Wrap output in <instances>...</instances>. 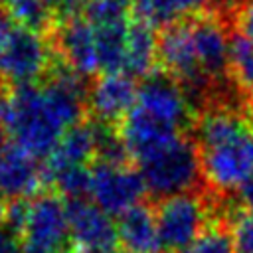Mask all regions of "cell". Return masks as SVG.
Returning a JSON list of instances; mask_svg holds the SVG:
<instances>
[{
  "instance_id": "ffe728a7",
  "label": "cell",
  "mask_w": 253,
  "mask_h": 253,
  "mask_svg": "<svg viewBox=\"0 0 253 253\" xmlns=\"http://www.w3.org/2000/svg\"><path fill=\"white\" fill-rule=\"evenodd\" d=\"M180 253H235L231 233L223 225L211 223L190 247Z\"/></svg>"
},
{
  "instance_id": "f1b7e54d",
  "label": "cell",
  "mask_w": 253,
  "mask_h": 253,
  "mask_svg": "<svg viewBox=\"0 0 253 253\" xmlns=\"http://www.w3.org/2000/svg\"><path fill=\"white\" fill-rule=\"evenodd\" d=\"M0 91H2V87H0Z\"/></svg>"
},
{
  "instance_id": "603a6c76",
  "label": "cell",
  "mask_w": 253,
  "mask_h": 253,
  "mask_svg": "<svg viewBox=\"0 0 253 253\" xmlns=\"http://www.w3.org/2000/svg\"><path fill=\"white\" fill-rule=\"evenodd\" d=\"M0 253H22L20 237L6 223L0 225Z\"/></svg>"
},
{
  "instance_id": "d6986e66",
  "label": "cell",
  "mask_w": 253,
  "mask_h": 253,
  "mask_svg": "<svg viewBox=\"0 0 253 253\" xmlns=\"http://www.w3.org/2000/svg\"><path fill=\"white\" fill-rule=\"evenodd\" d=\"M4 10L16 26L45 34L51 28L53 14L43 0H4Z\"/></svg>"
},
{
  "instance_id": "52a82bcc",
  "label": "cell",
  "mask_w": 253,
  "mask_h": 253,
  "mask_svg": "<svg viewBox=\"0 0 253 253\" xmlns=\"http://www.w3.org/2000/svg\"><path fill=\"white\" fill-rule=\"evenodd\" d=\"M51 45L45 34L16 26L0 45V79L10 85L36 83L51 71Z\"/></svg>"
},
{
  "instance_id": "4316f807",
  "label": "cell",
  "mask_w": 253,
  "mask_h": 253,
  "mask_svg": "<svg viewBox=\"0 0 253 253\" xmlns=\"http://www.w3.org/2000/svg\"><path fill=\"white\" fill-rule=\"evenodd\" d=\"M6 211H8V206L4 204V200L0 198V225L6 223Z\"/></svg>"
},
{
  "instance_id": "44dd1931",
  "label": "cell",
  "mask_w": 253,
  "mask_h": 253,
  "mask_svg": "<svg viewBox=\"0 0 253 253\" xmlns=\"http://www.w3.org/2000/svg\"><path fill=\"white\" fill-rule=\"evenodd\" d=\"M227 219L231 221V241L235 253H253V215L235 208Z\"/></svg>"
},
{
  "instance_id": "ac0fdd59",
  "label": "cell",
  "mask_w": 253,
  "mask_h": 253,
  "mask_svg": "<svg viewBox=\"0 0 253 253\" xmlns=\"http://www.w3.org/2000/svg\"><path fill=\"white\" fill-rule=\"evenodd\" d=\"M227 75L243 95L253 99V42L239 30L229 40Z\"/></svg>"
},
{
  "instance_id": "484cf974",
  "label": "cell",
  "mask_w": 253,
  "mask_h": 253,
  "mask_svg": "<svg viewBox=\"0 0 253 253\" xmlns=\"http://www.w3.org/2000/svg\"><path fill=\"white\" fill-rule=\"evenodd\" d=\"M77 253H132V251H126L125 247H99V249H79Z\"/></svg>"
},
{
  "instance_id": "30bf717a",
  "label": "cell",
  "mask_w": 253,
  "mask_h": 253,
  "mask_svg": "<svg viewBox=\"0 0 253 253\" xmlns=\"http://www.w3.org/2000/svg\"><path fill=\"white\" fill-rule=\"evenodd\" d=\"M43 184L42 166L36 158L0 132V198L32 200Z\"/></svg>"
},
{
  "instance_id": "4fadbf2b",
  "label": "cell",
  "mask_w": 253,
  "mask_h": 253,
  "mask_svg": "<svg viewBox=\"0 0 253 253\" xmlns=\"http://www.w3.org/2000/svg\"><path fill=\"white\" fill-rule=\"evenodd\" d=\"M55 45L63 57V63L81 77L99 73L95 36L91 24L85 18L77 16L61 20L55 32Z\"/></svg>"
},
{
  "instance_id": "5b68a950",
  "label": "cell",
  "mask_w": 253,
  "mask_h": 253,
  "mask_svg": "<svg viewBox=\"0 0 253 253\" xmlns=\"http://www.w3.org/2000/svg\"><path fill=\"white\" fill-rule=\"evenodd\" d=\"M18 237L22 253H65L71 239L65 200L55 192L32 198Z\"/></svg>"
},
{
  "instance_id": "8992f818",
  "label": "cell",
  "mask_w": 253,
  "mask_h": 253,
  "mask_svg": "<svg viewBox=\"0 0 253 253\" xmlns=\"http://www.w3.org/2000/svg\"><path fill=\"white\" fill-rule=\"evenodd\" d=\"M210 200L188 192L158 202L154 215L162 253H180L190 247L210 223Z\"/></svg>"
},
{
  "instance_id": "3957f363",
  "label": "cell",
  "mask_w": 253,
  "mask_h": 253,
  "mask_svg": "<svg viewBox=\"0 0 253 253\" xmlns=\"http://www.w3.org/2000/svg\"><path fill=\"white\" fill-rule=\"evenodd\" d=\"M194 125V103L184 87L164 71H152L138 85L136 101L121 123L130 160L186 134Z\"/></svg>"
},
{
  "instance_id": "277c9868",
  "label": "cell",
  "mask_w": 253,
  "mask_h": 253,
  "mask_svg": "<svg viewBox=\"0 0 253 253\" xmlns=\"http://www.w3.org/2000/svg\"><path fill=\"white\" fill-rule=\"evenodd\" d=\"M134 164L146 192L158 200L194 192V188L204 180L198 146L188 134L172 138L138 156Z\"/></svg>"
},
{
  "instance_id": "5bb4252c",
  "label": "cell",
  "mask_w": 253,
  "mask_h": 253,
  "mask_svg": "<svg viewBox=\"0 0 253 253\" xmlns=\"http://www.w3.org/2000/svg\"><path fill=\"white\" fill-rule=\"evenodd\" d=\"M117 239L132 253H162L154 210L148 204H136L117 215Z\"/></svg>"
},
{
  "instance_id": "8fae6325",
  "label": "cell",
  "mask_w": 253,
  "mask_h": 253,
  "mask_svg": "<svg viewBox=\"0 0 253 253\" xmlns=\"http://www.w3.org/2000/svg\"><path fill=\"white\" fill-rule=\"evenodd\" d=\"M138 85L126 73H107L89 85L87 107L93 113V121L115 126L123 123L134 107Z\"/></svg>"
},
{
  "instance_id": "e0dca14e",
  "label": "cell",
  "mask_w": 253,
  "mask_h": 253,
  "mask_svg": "<svg viewBox=\"0 0 253 253\" xmlns=\"http://www.w3.org/2000/svg\"><path fill=\"white\" fill-rule=\"evenodd\" d=\"M210 0H134V18L152 28H168L208 12Z\"/></svg>"
},
{
  "instance_id": "9c48e42d",
  "label": "cell",
  "mask_w": 253,
  "mask_h": 253,
  "mask_svg": "<svg viewBox=\"0 0 253 253\" xmlns=\"http://www.w3.org/2000/svg\"><path fill=\"white\" fill-rule=\"evenodd\" d=\"M192 45L198 63L206 77L215 85L227 75L229 63V36L225 32V22L215 14H200L188 20Z\"/></svg>"
},
{
  "instance_id": "2e32d148",
  "label": "cell",
  "mask_w": 253,
  "mask_h": 253,
  "mask_svg": "<svg viewBox=\"0 0 253 253\" xmlns=\"http://www.w3.org/2000/svg\"><path fill=\"white\" fill-rule=\"evenodd\" d=\"M158 59V36L150 24L144 20L132 18L128 26L126 38V55H125V71L128 77H146L154 71V63Z\"/></svg>"
},
{
  "instance_id": "9a60e30c",
  "label": "cell",
  "mask_w": 253,
  "mask_h": 253,
  "mask_svg": "<svg viewBox=\"0 0 253 253\" xmlns=\"http://www.w3.org/2000/svg\"><path fill=\"white\" fill-rule=\"evenodd\" d=\"M95 156V130L93 123H79L71 126L55 144V148L43 158L42 174L43 182L49 174L69 166H89Z\"/></svg>"
},
{
  "instance_id": "6da1fadb",
  "label": "cell",
  "mask_w": 253,
  "mask_h": 253,
  "mask_svg": "<svg viewBox=\"0 0 253 253\" xmlns=\"http://www.w3.org/2000/svg\"><path fill=\"white\" fill-rule=\"evenodd\" d=\"M43 83L0 91V132L34 158H45L59 138L83 123L89 87L67 65L53 67Z\"/></svg>"
},
{
  "instance_id": "7402d4cb",
  "label": "cell",
  "mask_w": 253,
  "mask_h": 253,
  "mask_svg": "<svg viewBox=\"0 0 253 253\" xmlns=\"http://www.w3.org/2000/svg\"><path fill=\"white\" fill-rule=\"evenodd\" d=\"M235 204L241 211L253 215V176L235 190Z\"/></svg>"
},
{
  "instance_id": "7c38bea8",
  "label": "cell",
  "mask_w": 253,
  "mask_h": 253,
  "mask_svg": "<svg viewBox=\"0 0 253 253\" xmlns=\"http://www.w3.org/2000/svg\"><path fill=\"white\" fill-rule=\"evenodd\" d=\"M67 204V219L71 241L79 245V249H99L113 247L117 239V225L109 213H105L91 200H65Z\"/></svg>"
},
{
  "instance_id": "ba28073f",
  "label": "cell",
  "mask_w": 253,
  "mask_h": 253,
  "mask_svg": "<svg viewBox=\"0 0 253 253\" xmlns=\"http://www.w3.org/2000/svg\"><path fill=\"white\" fill-rule=\"evenodd\" d=\"M144 194L146 186L138 170L130 168V164H91L89 200L111 217L140 204Z\"/></svg>"
},
{
  "instance_id": "d4e9b609",
  "label": "cell",
  "mask_w": 253,
  "mask_h": 253,
  "mask_svg": "<svg viewBox=\"0 0 253 253\" xmlns=\"http://www.w3.org/2000/svg\"><path fill=\"white\" fill-rule=\"evenodd\" d=\"M12 28H14V22L10 20L8 12H6L4 8H0V45L4 43V40H6L8 34L12 32Z\"/></svg>"
},
{
  "instance_id": "cb8c5ba5",
  "label": "cell",
  "mask_w": 253,
  "mask_h": 253,
  "mask_svg": "<svg viewBox=\"0 0 253 253\" xmlns=\"http://www.w3.org/2000/svg\"><path fill=\"white\" fill-rule=\"evenodd\" d=\"M239 32L253 42V0H247L239 8Z\"/></svg>"
},
{
  "instance_id": "83f0119b",
  "label": "cell",
  "mask_w": 253,
  "mask_h": 253,
  "mask_svg": "<svg viewBox=\"0 0 253 253\" xmlns=\"http://www.w3.org/2000/svg\"><path fill=\"white\" fill-rule=\"evenodd\" d=\"M43 2H45V4L49 6V8H57V6H59V4L63 2V0H43Z\"/></svg>"
},
{
  "instance_id": "7a4b0ae2",
  "label": "cell",
  "mask_w": 253,
  "mask_h": 253,
  "mask_svg": "<svg viewBox=\"0 0 253 253\" xmlns=\"http://www.w3.org/2000/svg\"><path fill=\"white\" fill-rule=\"evenodd\" d=\"M194 130L208 186L231 192L253 176V111L213 105L200 115Z\"/></svg>"
}]
</instances>
